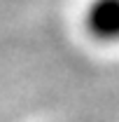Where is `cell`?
I'll return each mask as SVG.
<instances>
[{"label":"cell","instance_id":"6da1fadb","mask_svg":"<svg viewBox=\"0 0 119 122\" xmlns=\"http://www.w3.org/2000/svg\"><path fill=\"white\" fill-rule=\"evenodd\" d=\"M87 28L98 40H119V0H93L87 10Z\"/></svg>","mask_w":119,"mask_h":122}]
</instances>
